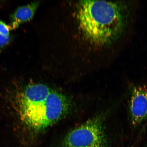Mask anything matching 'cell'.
Here are the masks:
<instances>
[{"label": "cell", "mask_w": 147, "mask_h": 147, "mask_svg": "<svg viewBox=\"0 0 147 147\" xmlns=\"http://www.w3.org/2000/svg\"><path fill=\"white\" fill-rule=\"evenodd\" d=\"M77 26L86 41L96 47L111 45L120 37L126 24L121 3L101 1H82L77 3Z\"/></svg>", "instance_id": "cell-1"}, {"label": "cell", "mask_w": 147, "mask_h": 147, "mask_svg": "<svg viewBox=\"0 0 147 147\" xmlns=\"http://www.w3.org/2000/svg\"><path fill=\"white\" fill-rule=\"evenodd\" d=\"M16 101L21 121L36 133L60 120L68 111L71 105L65 95L41 84L26 86L16 96Z\"/></svg>", "instance_id": "cell-2"}, {"label": "cell", "mask_w": 147, "mask_h": 147, "mask_svg": "<svg viewBox=\"0 0 147 147\" xmlns=\"http://www.w3.org/2000/svg\"><path fill=\"white\" fill-rule=\"evenodd\" d=\"M58 147H109L103 118L94 117L74 129Z\"/></svg>", "instance_id": "cell-3"}, {"label": "cell", "mask_w": 147, "mask_h": 147, "mask_svg": "<svg viewBox=\"0 0 147 147\" xmlns=\"http://www.w3.org/2000/svg\"><path fill=\"white\" fill-rule=\"evenodd\" d=\"M129 119L133 128H136L147 119V86L131 84L128 104Z\"/></svg>", "instance_id": "cell-4"}, {"label": "cell", "mask_w": 147, "mask_h": 147, "mask_svg": "<svg viewBox=\"0 0 147 147\" xmlns=\"http://www.w3.org/2000/svg\"><path fill=\"white\" fill-rule=\"evenodd\" d=\"M39 4V1H34L16 9L10 16V25L12 30L17 29L22 24L32 20Z\"/></svg>", "instance_id": "cell-5"}, {"label": "cell", "mask_w": 147, "mask_h": 147, "mask_svg": "<svg viewBox=\"0 0 147 147\" xmlns=\"http://www.w3.org/2000/svg\"><path fill=\"white\" fill-rule=\"evenodd\" d=\"M12 30V27L10 25L7 24L5 22L0 20V34L5 36H9L10 32Z\"/></svg>", "instance_id": "cell-6"}, {"label": "cell", "mask_w": 147, "mask_h": 147, "mask_svg": "<svg viewBox=\"0 0 147 147\" xmlns=\"http://www.w3.org/2000/svg\"><path fill=\"white\" fill-rule=\"evenodd\" d=\"M10 36H6L0 34V54L3 49L10 43Z\"/></svg>", "instance_id": "cell-7"}]
</instances>
